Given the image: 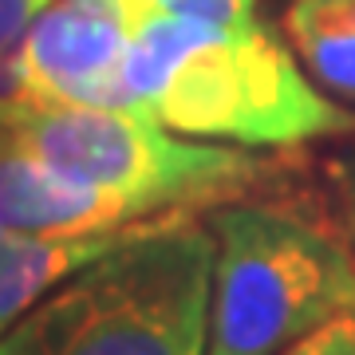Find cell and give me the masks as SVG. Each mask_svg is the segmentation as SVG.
Wrapping results in <instances>:
<instances>
[{"mask_svg": "<svg viewBox=\"0 0 355 355\" xmlns=\"http://www.w3.org/2000/svg\"><path fill=\"white\" fill-rule=\"evenodd\" d=\"M214 257L198 217L146 233L28 308L0 355H205Z\"/></svg>", "mask_w": 355, "mask_h": 355, "instance_id": "obj_1", "label": "cell"}, {"mask_svg": "<svg viewBox=\"0 0 355 355\" xmlns=\"http://www.w3.org/2000/svg\"><path fill=\"white\" fill-rule=\"evenodd\" d=\"M217 241L205 355H280L355 304L347 237L272 202H225L209 214Z\"/></svg>", "mask_w": 355, "mask_h": 355, "instance_id": "obj_2", "label": "cell"}, {"mask_svg": "<svg viewBox=\"0 0 355 355\" xmlns=\"http://www.w3.org/2000/svg\"><path fill=\"white\" fill-rule=\"evenodd\" d=\"M12 142L51 170L114 193L139 217L241 202L272 170L265 150L178 139L146 114L107 107H28Z\"/></svg>", "mask_w": 355, "mask_h": 355, "instance_id": "obj_3", "label": "cell"}, {"mask_svg": "<svg viewBox=\"0 0 355 355\" xmlns=\"http://www.w3.org/2000/svg\"><path fill=\"white\" fill-rule=\"evenodd\" d=\"M150 119L174 135L245 150L355 135V111L331 99L261 24L205 28L154 95Z\"/></svg>", "mask_w": 355, "mask_h": 355, "instance_id": "obj_4", "label": "cell"}, {"mask_svg": "<svg viewBox=\"0 0 355 355\" xmlns=\"http://www.w3.org/2000/svg\"><path fill=\"white\" fill-rule=\"evenodd\" d=\"M154 0H55L16 51V76L32 107L127 111L119 67Z\"/></svg>", "mask_w": 355, "mask_h": 355, "instance_id": "obj_5", "label": "cell"}, {"mask_svg": "<svg viewBox=\"0 0 355 355\" xmlns=\"http://www.w3.org/2000/svg\"><path fill=\"white\" fill-rule=\"evenodd\" d=\"M198 214H158L146 221H127L91 233H16L0 229V336L12 328L32 304H40L51 288L103 261L107 253L139 241L146 233L186 221Z\"/></svg>", "mask_w": 355, "mask_h": 355, "instance_id": "obj_6", "label": "cell"}, {"mask_svg": "<svg viewBox=\"0 0 355 355\" xmlns=\"http://www.w3.org/2000/svg\"><path fill=\"white\" fill-rule=\"evenodd\" d=\"M127 221H146L114 193L51 170L44 158L4 146L0 150V229L16 233H91Z\"/></svg>", "mask_w": 355, "mask_h": 355, "instance_id": "obj_7", "label": "cell"}, {"mask_svg": "<svg viewBox=\"0 0 355 355\" xmlns=\"http://www.w3.org/2000/svg\"><path fill=\"white\" fill-rule=\"evenodd\" d=\"M284 32L308 76L331 99L355 103V0H292Z\"/></svg>", "mask_w": 355, "mask_h": 355, "instance_id": "obj_8", "label": "cell"}, {"mask_svg": "<svg viewBox=\"0 0 355 355\" xmlns=\"http://www.w3.org/2000/svg\"><path fill=\"white\" fill-rule=\"evenodd\" d=\"M280 355H355V304L343 308L340 316L324 320L304 340H296Z\"/></svg>", "mask_w": 355, "mask_h": 355, "instance_id": "obj_9", "label": "cell"}, {"mask_svg": "<svg viewBox=\"0 0 355 355\" xmlns=\"http://www.w3.org/2000/svg\"><path fill=\"white\" fill-rule=\"evenodd\" d=\"M158 8L178 16H190V20H205L217 28H249L257 24L253 4L257 0H154Z\"/></svg>", "mask_w": 355, "mask_h": 355, "instance_id": "obj_10", "label": "cell"}, {"mask_svg": "<svg viewBox=\"0 0 355 355\" xmlns=\"http://www.w3.org/2000/svg\"><path fill=\"white\" fill-rule=\"evenodd\" d=\"M48 4H55V0H0V64L20 51L24 36L32 32V24Z\"/></svg>", "mask_w": 355, "mask_h": 355, "instance_id": "obj_11", "label": "cell"}, {"mask_svg": "<svg viewBox=\"0 0 355 355\" xmlns=\"http://www.w3.org/2000/svg\"><path fill=\"white\" fill-rule=\"evenodd\" d=\"M32 103L24 99V87H20V76H16V55L0 64V150L12 146L16 139V127L20 119L28 114Z\"/></svg>", "mask_w": 355, "mask_h": 355, "instance_id": "obj_12", "label": "cell"}, {"mask_svg": "<svg viewBox=\"0 0 355 355\" xmlns=\"http://www.w3.org/2000/svg\"><path fill=\"white\" fill-rule=\"evenodd\" d=\"M331 182H336V205H340V221H343V237L355 249V154L343 158L336 170H331Z\"/></svg>", "mask_w": 355, "mask_h": 355, "instance_id": "obj_13", "label": "cell"}]
</instances>
